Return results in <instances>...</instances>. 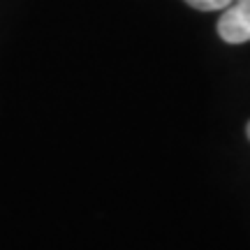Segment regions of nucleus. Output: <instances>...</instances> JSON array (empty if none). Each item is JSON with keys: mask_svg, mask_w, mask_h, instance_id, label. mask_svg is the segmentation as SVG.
<instances>
[{"mask_svg": "<svg viewBox=\"0 0 250 250\" xmlns=\"http://www.w3.org/2000/svg\"><path fill=\"white\" fill-rule=\"evenodd\" d=\"M218 35L229 44L250 42V0H236L225 9L218 21Z\"/></svg>", "mask_w": 250, "mask_h": 250, "instance_id": "1", "label": "nucleus"}, {"mask_svg": "<svg viewBox=\"0 0 250 250\" xmlns=\"http://www.w3.org/2000/svg\"><path fill=\"white\" fill-rule=\"evenodd\" d=\"M186 2L190 7L202 9V12H213V9H227L236 0H186Z\"/></svg>", "mask_w": 250, "mask_h": 250, "instance_id": "2", "label": "nucleus"}, {"mask_svg": "<svg viewBox=\"0 0 250 250\" xmlns=\"http://www.w3.org/2000/svg\"><path fill=\"white\" fill-rule=\"evenodd\" d=\"M248 137H250V123H248Z\"/></svg>", "mask_w": 250, "mask_h": 250, "instance_id": "3", "label": "nucleus"}]
</instances>
